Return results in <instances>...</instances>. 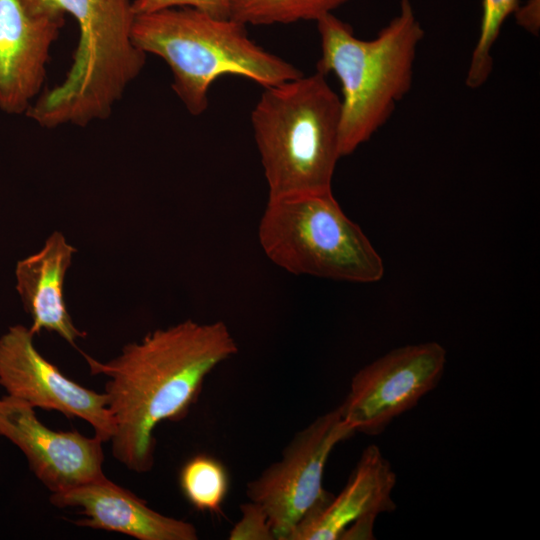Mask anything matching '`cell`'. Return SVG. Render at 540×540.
<instances>
[{"label":"cell","mask_w":540,"mask_h":540,"mask_svg":"<svg viewBox=\"0 0 540 540\" xmlns=\"http://www.w3.org/2000/svg\"><path fill=\"white\" fill-rule=\"evenodd\" d=\"M250 119L268 198L331 191L341 157V99L325 75L263 87Z\"/></svg>","instance_id":"obj_5"},{"label":"cell","mask_w":540,"mask_h":540,"mask_svg":"<svg viewBox=\"0 0 540 540\" xmlns=\"http://www.w3.org/2000/svg\"><path fill=\"white\" fill-rule=\"evenodd\" d=\"M241 518L229 533L230 540H275L268 516L258 503L249 500L240 506Z\"/></svg>","instance_id":"obj_18"},{"label":"cell","mask_w":540,"mask_h":540,"mask_svg":"<svg viewBox=\"0 0 540 540\" xmlns=\"http://www.w3.org/2000/svg\"><path fill=\"white\" fill-rule=\"evenodd\" d=\"M321 56L316 71L333 73L342 90L341 157L353 153L386 124L412 86L417 48L424 37L410 0L370 40L333 13L317 21Z\"/></svg>","instance_id":"obj_4"},{"label":"cell","mask_w":540,"mask_h":540,"mask_svg":"<svg viewBox=\"0 0 540 540\" xmlns=\"http://www.w3.org/2000/svg\"><path fill=\"white\" fill-rule=\"evenodd\" d=\"M65 16L34 15L23 0H0V111L26 114L44 91Z\"/></svg>","instance_id":"obj_11"},{"label":"cell","mask_w":540,"mask_h":540,"mask_svg":"<svg viewBox=\"0 0 540 540\" xmlns=\"http://www.w3.org/2000/svg\"><path fill=\"white\" fill-rule=\"evenodd\" d=\"M132 40L143 53L168 65L172 89L193 116L207 110L209 89L222 76H240L268 87L303 75L254 42L243 23L190 7L137 14Z\"/></svg>","instance_id":"obj_3"},{"label":"cell","mask_w":540,"mask_h":540,"mask_svg":"<svg viewBox=\"0 0 540 540\" xmlns=\"http://www.w3.org/2000/svg\"><path fill=\"white\" fill-rule=\"evenodd\" d=\"M23 1L34 15L69 14L79 29L65 77L44 90L25 115L49 129L107 119L146 62L132 40L133 0Z\"/></svg>","instance_id":"obj_2"},{"label":"cell","mask_w":540,"mask_h":540,"mask_svg":"<svg viewBox=\"0 0 540 540\" xmlns=\"http://www.w3.org/2000/svg\"><path fill=\"white\" fill-rule=\"evenodd\" d=\"M265 255L295 275L373 283L383 261L332 191L268 198L258 228Z\"/></svg>","instance_id":"obj_6"},{"label":"cell","mask_w":540,"mask_h":540,"mask_svg":"<svg viewBox=\"0 0 540 540\" xmlns=\"http://www.w3.org/2000/svg\"><path fill=\"white\" fill-rule=\"evenodd\" d=\"M350 0H230V18L244 25L318 21Z\"/></svg>","instance_id":"obj_15"},{"label":"cell","mask_w":540,"mask_h":540,"mask_svg":"<svg viewBox=\"0 0 540 540\" xmlns=\"http://www.w3.org/2000/svg\"><path fill=\"white\" fill-rule=\"evenodd\" d=\"M179 485L186 500L198 511L220 513L229 490V475L216 458L198 454L181 468Z\"/></svg>","instance_id":"obj_16"},{"label":"cell","mask_w":540,"mask_h":540,"mask_svg":"<svg viewBox=\"0 0 540 540\" xmlns=\"http://www.w3.org/2000/svg\"><path fill=\"white\" fill-rule=\"evenodd\" d=\"M237 352L224 322L189 319L128 343L110 361L84 354L91 373L108 378L104 393L115 424L110 440L114 458L133 472H149L155 428L183 417L206 377Z\"/></svg>","instance_id":"obj_1"},{"label":"cell","mask_w":540,"mask_h":540,"mask_svg":"<svg viewBox=\"0 0 540 540\" xmlns=\"http://www.w3.org/2000/svg\"><path fill=\"white\" fill-rule=\"evenodd\" d=\"M53 505L78 507V526L125 534L138 540H197L196 527L187 521L163 515L131 491L105 475L71 488L52 493Z\"/></svg>","instance_id":"obj_13"},{"label":"cell","mask_w":540,"mask_h":540,"mask_svg":"<svg viewBox=\"0 0 540 540\" xmlns=\"http://www.w3.org/2000/svg\"><path fill=\"white\" fill-rule=\"evenodd\" d=\"M395 484L396 474L379 447H365L339 494L309 513L290 540L373 539L376 517L396 509Z\"/></svg>","instance_id":"obj_12"},{"label":"cell","mask_w":540,"mask_h":540,"mask_svg":"<svg viewBox=\"0 0 540 540\" xmlns=\"http://www.w3.org/2000/svg\"><path fill=\"white\" fill-rule=\"evenodd\" d=\"M0 436L25 455L36 477L52 493L77 487L104 475V452L98 437L45 426L29 404L0 398Z\"/></svg>","instance_id":"obj_10"},{"label":"cell","mask_w":540,"mask_h":540,"mask_svg":"<svg viewBox=\"0 0 540 540\" xmlns=\"http://www.w3.org/2000/svg\"><path fill=\"white\" fill-rule=\"evenodd\" d=\"M76 249L64 235L53 232L36 253L18 261L15 268L16 289L32 324L35 335L41 330L57 333L75 346L85 332L73 323L63 297L66 272Z\"/></svg>","instance_id":"obj_14"},{"label":"cell","mask_w":540,"mask_h":540,"mask_svg":"<svg viewBox=\"0 0 540 540\" xmlns=\"http://www.w3.org/2000/svg\"><path fill=\"white\" fill-rule=\"evenodd\" d=\"M354 431L338 407L298 431L258 477L247 483L249 500L265 510L276 540H290L298 524L332 495L323 488V473L334 447Z\"/></svg>","instance_id":"obj_7"},{"label":"cell","mask_w":540,"mask_h":540,"mask_svg":"<svg viewBox=\"0 0 540 540\" xmlns=\"http://www.w3.org/2000/svg\"><path fill=\"white\" fill-rule=\"evenodd\" d=\"M446 361L447 352L437 342L389 351L353 376L338 406L343 420L354 433L380 434L438 385Z\"/></svg>","instance_id":"obj_8"},{"label":"cell","mask_w":540,"mask_h":540,"mask_svg":"<svg viewBox=\"0 0 540 540\" xmlns=\"http://www.w3.org/2000/svg\"><path fill=\"white\" fill-rule=\"evenodd\" d=\"M518 6L519 0H482L480 33L466 75L467 87L476 89L488 80L493 68L492 48L503 23Z\"/></svg>","instance_id":"obj_17"},{"label":"cell","mask_w":540,"mask_h":540,"mask_svg":"<svg viewBox=\"0 0 540 540\" xmlns=\"http://www.w3.org/2000/svg\"><path fill=\"white\" fill-rule=\"evenodd\" d=\"M34 334L24 325L0 336V385L7 395L35 408L55 410L88 422L94 435L110 441L115 424L106 394L90 390L66 377L33 344Z\"/></svg>","instance_id":"obj_9"},{"label":"cell","mask_w":540,"mask_h":540,"mask_svg":"<svg viewBox=\"0 0 540 540\" xmlns=\"http://www.w3.org/2000/svg\"><path fill=\"white\" fill-rule=\"evenodd\" d=\"M173 7H190L217 18L230 17V0H133L136 15Z\"/></svg>","instance_id":"obj_19"},{"label":"cell","mask_w":540,"mask_h":540,"mask_svg":"<svg viewBox=\"0 0 540 540\" xmlns=\"http://www.w3.org/2000/svg\"><path fill=\"white\" fill-rule=\"evenodd\" d=\"M539 4V0H528L514 12L517 23L533 34H537L539 30Z\"/></svg>","instance_id":"obj_20"}]
</instances>
